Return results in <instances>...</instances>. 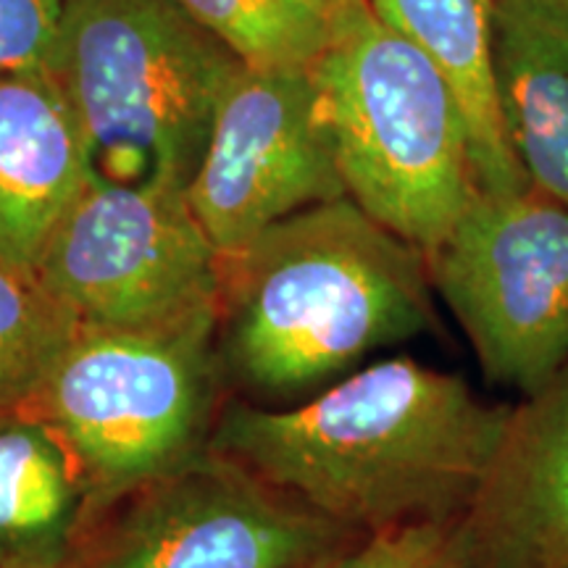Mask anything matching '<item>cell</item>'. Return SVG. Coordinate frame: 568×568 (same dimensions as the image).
<instances>
[{
	"instance_id": "17",
	"label": "cell",
	"mask_w": 568,
	"mask_h": 568,
	"mask_svg": "<svg viewBox=\"0 0 568 568\" xmlns=\"http://www.w3.org/2000/svg\"><path fill=\"white\" fill-rule=\"evenodd\" d=\"M326 568H468L464 518L376 531Z\"/></svg>"
},
{
	"instance_id": "10",
	"label": "cell",
	"mask_w": 568,
	"mask_h": 568,
	"mask_svg": "<svg viewBox=\"0 0 568 568\" xmlns=\"http://www.w3.org/2000/svg\"><path fill=\"white\" fill-rule=\"evenodd\" d=\"M464 529L468 568H568V366L510 408Z\"/></svg>"
},
{
	"instance_id": "9",
	"label": "cell",
	"mask_w": 568,
	"mask_h": 568,
	"mask_svg": "<svg viewBox=\"0 0 568 568\" xmlns=\"http://www.w3.org/2000/svg\"><path fill=\"white\" fill-rule=\"evenodd\" d=\"M345 195L311 69L243 67L219 105L187 203L219 255Z\"/></svg>"
},
{
	"instance_id": "13",
	"label": "cell",
	"mask_w": 568,
	"mask_h": 568,
	"mask_svg": "<svg viewBox=\"0 0 568 568\" xmlns=\"http://www.w3.org/2000/svg\"><path fill=\"white\" fill-rule=\"evenodd\" d=\"M103 514L59 432L30 406L0 410V568H74Z\"/></svg>"
},
{
	"instance_id": "11",
	"label": "cell",
	"mask_w": 568,
	"mask_h": 568,
	"mask_svg": "<svg viewBox=\"0 0 568 568\" xmlns=\"http://www.w3.org/2000/svg\"><path fill=\"white\" fill-rule=\"evenodd\" d=\"M92 176L90 145L53 77L0 74V264L38 272Z\"/></svg>"
},
{
	"instance_id": "5",
	"label": "cell",
	"mask_w": 568,
	"mask_h": 568,
	"mask_svg": "<svg viewBox=\"0 0 568 568\" xmlns=\"http://www.w3.org/2000/svg\"><path fill=\"white\" fill-rule=\"evenodd\" d=\"M224 403L213 311L153 329L80 324L30 408L71 447L109 510L209 453Z\"/></svg>"
},
{
	"instance_id": "6",
	"label": "cell",
	"mask_w": 568,
	"mask_h": 568,
	"mask_svg": "<svg viewBox=\"0 0 568 568\" xmlns=\"http://www.w3.org/2000/svg\"><path fill=\"white\" fill-rule=\"evenodd\" d=\"M429 276L489 382L527 397L568 366L566 203L529 184L479 187Z\"/></svg>"
},
{
	"instance_id": "19",
	"label": "cell",
	"mask_w": 568,
	"mask_h": 568,
	"mask_svg": "<svg viewBox=\"0 0 568 568\" xmlns=\"http://www.w3.org/2000/svg\"><path fill=\"white\" fill-rule=\"evenodd\" d=\"M345 552V550H343ZM337 556H339V552H337ZM332 558H335V556H329V558H324V560H318V564H314V566H305V568H326V566H329V560Z\"/></svg>"
},
{
	"instance_id": "3",
	"label": "cell",
	"mask_w": 568,
	"mask_h": 568,
	"mask_svg": "<svg viewBox=\"0 0 568 568\" xmlns=\"http://www.w3.org/2000/svg\"><path fill=\"white\" fill-rule=\"evenodd\" d=\"M243 67L176 0H69L51 77L98 180L187 193Z\"/></svg>"
},
{
	"instance_id": "8",
	"label": "cell",
	"mask_w": 568,
	"mask_h": 568,
	"mask_svg": "<svg viewBox=\"0 0 568 568\" xmlns=\"http://www.w3.org/2000/svg\"><path fill=\"white\" fill-rule=\"evenodd\" d=\"M358 539L209 450L113 503L74 568H305Z\"/></svg>"
},
{
	"instance_id": "4",
	"label": "cell",
	"mask_w": 568,
	"mask_h": 568,
	"mask_svg": "<svg viewBox=\"0 0 568 568\" xmlns=\"http://www.w3.org/2000/svg\"><path fill=\"white\" fill-rule=\"evenodd\" d=\"M314 71L345 195L429 258L479 190L456 90L368 0H347Z\"/></svg>"
},
{
	"instance_id": "15",
	"label": "cell",
	"mask_w": 568,
	"mask_h": 568,
	"mask_svg": "<svg viewBox=\"0 0 568 568\" xmlns=\"http://www.w3.org/2000/svg\"><path fill=\"white\" fill-rule=\"evenodd\" d=\"M245 67L311 69L347 0H176Z\"/></svg>"
},
{
	"instance_id": "1",
	"label": "cell",
	"mask_w": 568,
	"mask_h": 568,
	"mask_svg": "<svg viewBox=\"0 0 568 568\" xmlns=\"http://www.w3.org/2000/svg\"><path fill=\"white\" fill-rule=\"evenodd\" d=\"M510 408L485 403L458 374L400 355L290 408L226 397L211 450L368 537L464 518Z\"/></svg>"
},
{
	"instance_id": "14",
	"label": "cell",
	"mask_w": 568,
	"mask_h": 568,
	"mask_svg": "<svg viewBox=\"0 0 568 568\" xmlns=\"http://www.w3.org/2000/svg\"><path fill=\"white\" fill-rule=\"evenodd\" d=\"M389 30L429 55L456 90L481 190L521 187L495 95V0H368Z\"/></svg>"
},
{
	"instance_id": "2",
	"label": "cell",
	"mask_w": 568,
	"mask_h": 568,
	"mask_svg": "<svg viewBox=\"0 0 568 568\" xmlns=\"http://www.w3.org/2000/svg\"><path fill=\"white\" fill-rule=\"evenodd\" d=\"M432 324L429 258L351 197L295 213L222 258L216 361L226 397L251 406L311 400Z\"/></svg>"
},
{
	"instance_id": "7",
	"label": "cell",
	"mask_w": 568,
	"mask_h": 568,
	"mask_svg": "<svg viewBox=\"0 0 568 568\" xmlns=\"http://www.w3.org/2000/svg\"><path fill=\"white\" fill-rule=\"evenodd\" d=\"M34 276L82 326L153 329L219 311L222 255L184 190L92 176Z\"/></svg>"
},
{
	"instance_id": "12",
	"label": "cell",
	"mask_w": 568,
	"mask_h": 568,
	"mask_svg": "<svg viewBox=\"0 0 568 568\" xmlns=\"http://www.w3.org/2000/svg\"><path fill=\"white\" fill-rule=\"evenodd\" d=\"M493 71L524 182L568 205V0H495Z\"/></svg>"
},
{
	"instance_id": "18",
	"label": "cell",
	"mask_w": 568,
	"mask_h": 568,
	"mask_svg": "<svg viewBox=\"0 0 568 568\" xmlns=\"http://www.w3.org/2000/svg\"><path fill=\"white\" fill-rule=\"evenodd\" d=\"M69 0H0V74H51Z\"/></svg>"
},
{
	"instance_id": "16",
	"label": "cell",
	"mask_w": 568,
	"mask_h": 568,
	"mask_svg": "<svg viewBox=\"0 0 568 568\" xmlns=\"http://www.w3.org/2000/svg\"><path fill=\"white\" fill-rule=\"evenodd\" d=\"M77 332L38 276L0 264V410L30 406Z\"/></svg>"
}]
</instances>
